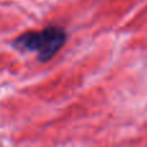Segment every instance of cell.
I'll use <instances>...</instances> for the list:
<instances>
[{"label":"cell","instance_id":"6da1fadb","mask_svg":"<svg viewBox=\"0 0 147 147\" xmlns=\"http://www.w3.org/2000/svg\"><path fill=\"white\" fill-rule=\"evenodd\" d=\"M67 32L61 26H47L40 31H26L10 41L18 52H34L39 62L51 61L66 44Z\"/></svg>","mask_w":147,"mask_h":147}]
</instances>
